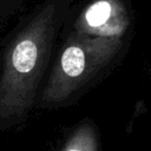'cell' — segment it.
<instances>
[{"instance_id": "1", "label": "cell", "mask_w": 151, "mask_h": 151, "mask_svg": "<svg viewBox=\"0 0 151 151\" xmlns=\"http://www.w3.org/2000/svg\"><path fill=\"white\" fill-rule=\"evenodd\" d=\"M73 0H44L8 41L0 76V129L27 116Z\"/></svg>"}, {"instance_id": "4", "label": "cell", "mask_w": 151, "mask_h": 151, "mask_svg": "<svg viewBox=\"0 0 151 151\" xmlns=\"http://www.w3.org/2000/svg\"><path fill=\"white\" fill-rule=\"evenodd\" d=\"M63 151H98V138L93 124H81L70 137Z\"/></svg>"}, {"instance_id": "3", "label": "cell", "mask_w": 151, "mask_h": 151, "mask_svg": "<svg viewBox=\"0 0 151 151\" xmlns=\"http://www.w3.org/2000/svg\"><path fill=\"white\" fill-rule=\"evenodd\" d=\"M130 21L126 0H90L76 18L73 29L91 35L122 38Z\"/></svg>"}, {"instance_id": "2", "label": "cell", "mask_w": 151, "mask_h": 151, "mask_svg": "<svg viewBox=\"0 0 151 151\" xmlns=\"http://www.w3.org/2000/svg\"><path fill=\"white\" fill-rule=\"evenodd\" d=\"M122 46V38L91 35L73 29L46 83L40 106L51 109L70 101L109 66Z\"/></svg>"}, {"instance_id": "5", "label": "cell", "mask_w": 151, "mask_h": 151, "mask_svg": "<svg viewBox=\"0 0 151 151\" xmlns=\"http://www.w3.org/2000/svg\"><path fill=\"white\" fill-rule=\"evenodd\" d=\"M27 0H0V24L17 13Z\"/></svg>"}]
</instances>
